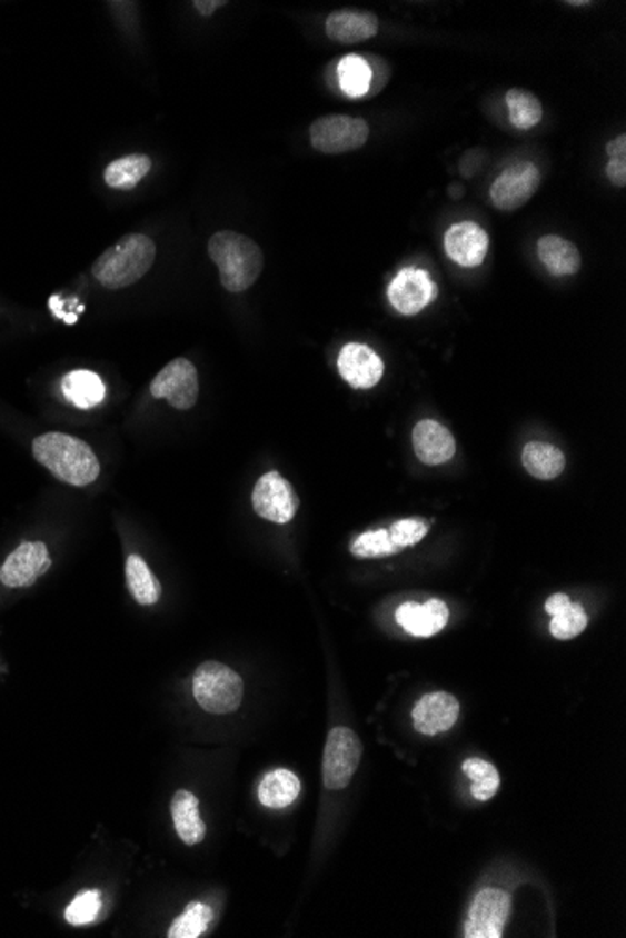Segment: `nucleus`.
<instances>
[{
	"label": "nucleus",
	"mask_w": 626,
	"mask_h": 938,
	"mask_svg": "<svg viewBox=\"0 0 626 938\" xmlns=\"http://www.w3.org/2000/svg\"><path fill=\"white\" fill-rule=\"evenodd\" d=\"M32 456L57 480L85 488L100 476V463L85 440L66 433L40 435L32 442Z\"/></svg>",
	"instance_id": "nucleus-1"
},
{
	"label": "nucleus",
	"mask_w": 626,
	"mask_h": 938,
	"mask_svg": "<svg viewBox=\"0 0 626 938\" xmlns=\"http://www.w3.org/2000/svg\"><path fill=\"white\" fill-rule=\"evenodd\" d=\"M155 259V242L145 234L131 232L96 259L92 276L109 291H117L138 283L152 268Z\"/></svg>",
	"instance_id": "nucleus-2"
},
{
	"label": "nucleus",
	"mask_w": 626,
	"mask_h": 938,
	"mask_svg": "<svg viewBox=\"0 0 626 938\" xmlns=\"http://www.w3.org/2000/svg\"><path fill=\"white\" fill-rule=\"evenodd\" d=\"M209 256L220 270V281L229 292L250 289L262 270V251L251 238L235 231H220L209 240Z\"/></svg>",
	"instance_id": "nucleus-3"
},
{
	"label": "nucleus",
	"mask_w": 626,
	"mask_h": 938,
	"mask_svg": "<svg viewBox=\"0 0 626 938\" xmlns=\"http://www.w3.org/2000/svg\"><path fill=\"white\" fill-rule=\"evenodd\" d=\"M242 678L223 663L207 661L197 669L193 677V695L207 712H235L242 702Z\"/></svg>",
	"instance_id": "nucleus-4"
},
{
	"label": "nucleus",
	"mask_w": 626,
	"mask_h": 938,
	"mask_svg": "<svg viewBox=\"0 0 626 938\" xmlns=\"http://www.w3.org/2000/svg\"><path fill=\"white\" fill-rule=\"evenodd\" d=\"M370 126L365 119L349 114H327L310 126L311 147L321 154L338 156L355 152L368 143Z\"/></svg>",
	"instance_id": "nucleus-5"
},
{
	"label": "nucleus",
	"mask_w": 626,
	"mask_h": 938,
	"mask_svg": "<svg viewBox=\"0 0 626 938\" xmlns=\"http://www.w3.org/2000/svg\"><path fill=\"white\" fill-rule=\"evenodd\" d=\"M362 757V744L347 727H335L328 732L322 755V784L330 790L346 789L357 772Z\"/></svg>",
	"instance_id": "nucleus-6"
},
{
	"label": "nucleus",
	"mask_w": 626,
	"mask_h": 938,
	"mask_svg": "<svg viewBox=\"0 0 626 938\" xmlns=\"http://www.w3.org/2000/svg\"><path fill=\"white\" fill-rule=\"evenodd\" d=\"M543 184V174L533 161H519L508 167L489 188V197L497 210L514 212L537 196Z\"/></svg>",
	"instance_id": "nucleus-7"
},
{
	"label": "nucleus",
	"mask_w": 626,
	"mask_h": 938,
	"mask_svg": "<svg viewBox=\"0 0 626 938\" xmlns=\"http://www.w3.org/2000/svg\"><path fill=\"white\" fill-rule=\"evenodd\" d=\"M251 505L257 516L262 519L270 523L286 525L292 521L299 510V497L284 476L270 470L257 480Z\"/></svg>",
	"instance_id": "nucleus-8"
},
{
	"label": "nucleus",
	"mask_w": 626,
	"mask_h": 938,
	"mask_svg": "<svg viewBox=\"0 0 626 938\" xmlns=\"http://www.w3.org/2000/svg\"><path fill=\"white\" fill-rule=\"evenodd\" d=\"M150 396L168 399V403L175 409L190 410L199 396L196 366L186 358H175L173 362H169L156 375L150 385Z\"/></svg>",
	"instance_id": "nucleus-9"
},
{
	"label": "nucleus",
	"mask_w": 626,
	"mask_h": 938,
	"mask_svg": "<svg viewBox=\"0 0 626 938\" xmlns=\"http://www.w3.org/2000/svg\"><path fill=\"white\" fill-rule=\"evenodd\" d=\"M510 915V896L497 888L480 890L473 899L466 924L467 938H501Z\"/></svg>",
	"instance_id": "nucleus-10"
},
{
	"label": "nucleus",
	"mask_w": 626,
	"mask_h": 938,
	"mask_svg": "<svg viewBox=\"0 0 626 938\" xmlns=\"http://www.w3.org/2000/svg\"><path fill=\"white\" fill-rule=\"evenodd\" d=\"M51 568L49 549L42 541H27L0 566V582L8 588L32 587Z\"/></svg>",
	"instance_id": "nucleus-11"
},
{
	"label": "nucleus",
	"mask_w": 626,
	"mask_h": 938,
	"mask_svg": "<svg viewBox=\"0 0 626 938\" xmlns=\"http://www.w3.org/2000/svg\"><path fill=\"white\" fill-rule=\"evenodd\" d=\"M436 297V283L418 268L401 270L388 286V300L404 316H417Z\"/></svg>",
	"instance_id": "nucleus-12"
},
{
	"label": "nucleus",
	"mask_w": 626,
	"mask_h": 938,
	"mask_svg": "<svg viewBox=\"0 0 626 938\" xmlns=\"http://www.w3.org/2000/svg\"><path fill=\"white\" fill-rule=\"evenodd\" d=\"M338 369L347 385L357 390L377 387L385 373V363L376 351L362 343H349L341 349Z\"/></svg>",
	"instance_id": "nucleus-13"
},
{
	"label": "nucleus",
	"mask_w": 626,
	"mask_h": 938,
	"mask_svg": "<svg viewBox=\"0 0 626 938\" xmlns=\"http://www.w3.org/2000/svg\"><path fill=\"white\" fill-rule=\"evenodd\" d=\"M488 248V232L475 221L454 223L445 234V251L459 267L475 268L483 265Z\"/></svg>",
	"instance_id": "nucleus-14"
},
{
	"label": "nucleus",
	"mask_w": 626,
	"mask_h": 938,
	"mask_svg": "<svg viewBox=\"0 0 626 938\" xmlns=\"http://www.w3.org/2000/svg\"><path fill=\"white\" fill-rule=\"evenodd\" d=\"M459 702L450 693L424 695L423 699L415 705L413 710V724L420 735L436 737L445 732L458 721Z\"/></svg>",
	"instance_id": "nucleus-15"
},
{
	"label": "nucleus",
	"mask_w": 626,
	"mask_h": 938,
	"mask_svg": "<svg viewBox=\"0 0 626 938\" xmlns=\"http://www.w3.org/2000/svg\"><path fill=\"white\" fill-rule=\"evenodd\" d=\"M325 29H327V37L332 42L355 46V43L366 42V40L377 37L379 19H377L376 13L368 12V10L346 8V10L330 13L327 23H325Z\"/></svg>",
	"instance_id": "nucleus-16"
},
{
	"label": "nucleus",
	"mask_w": 626,
	"mask_h": 938,
	"mask_svg": "<svg viewBox=\"0 0 626 938\" xmlns=\"http://www.w3.org/2000/svg\"><path fill=\"white\" fill-rule=\"evenodd\" d=\"M413 448L424 465H443L456 453V440L436 420H423L413 429Z\"/></svg>",
	"instance_id": "nucleus-17"
},
{
	"label": "nucleus",
	"mask_w": 626,
	"mask_h": 938,
	"mask_svg": "<svg viewBox=\"0 0 626 938\" xmlns=\"http://www.w3.org/2000/svg\"><path fill=\"white\" fill-rule=\"evenodd\" d=\"M448 617V607L441 600L426 601L423 606L407 601L396 611L398 623L415 637L436 636L447 626Z\"/></svg>",
	"instance_id": "nucleus-18"
},
{
	"label": "nucleus",
	"mask_w": 626,
	"mask_h": 938,
	"mask_svg": "<svg viewBox=\"0 0 626 938\" xmlns=\"http://www.w3.org/2000/svg\"><path fill=\"white\" fill-rule=\"evenodd\" d=\"M538 259L552 276L563 278L573 276L582 267V256L578 248L567 238L557 234H546L540 238L537 245Z\"/></svg>",
	"instance_id": "nucleus-19"
},
{
	"label": "nucleus",
	"mask_w": 626,
	"mask_h": 938,
	"mask_svg": "<svg viewBox=\"0 0 626 938\" xmlns=\"http://www.w3.org/2000/svg\"><path fill=\"white\" fill-rule=\"evenodd\" d=\"M175 830L186 845L201 844L207 834L205 822L199 817V800L190 790H179L171 802Z\"/></svg>",
	"instance_id": "nucleus-20"
},
{
	"label": "nucleus",
	"mask_w": 626,
	"mask_h": 938,
	"mask_svg": "<svg viewBox=\"0 0 626 938\" xmlns=\"http://www.w3.org/2000/svg\"><path fill=\"white\" fill-rule=\"evenodd\" d=\"M60 387L64 398L78 409H92L106 399L103 380L89 369L70 371L60 382Z\"/></svg>",
	"instance_id": "nucleus-21"
},
{
	"label": "nucleus",
	"mask_w": 626,
	"mask_h": 938,
	"mask_svg": "<svg viewBox=\"0 0 626 938\" xmlns=\"http://www.w3.org/2000/svg\"><path fill=\"white\" fill-rule=\"evenodd\" d=\"M300 779L291 770H272L259 785V800L270 809H284L299 798Z\"/></svg>",
	"instance_id": "nucleus-22"
},
{
	"label": "nucleus",
	"mask_w": 626,
	"mask_h": 938,
	"mask_svg": "<svg viewBox=\"0 0 626 938\" xmlns=\"http://www.w3.org/2000/svg\"><path fill=\"white\" fill-rule=\"evenodd\" d=\"M521 461H524L525 470L538 480H554L565 470L563 451L548 442L525 445Z\"/></svg>",
	"instance_id": "nucleus-23"
},
{
	"label": "nucleus",
	"mask_w": 626,
	"mask_h": 938,
	"mask_svg": "<svg viewBox=\"0 0 626 938\" xmlns=\"http://www.w3.org/2000/svg\"><path fill=\"white\" fill-rule=\"evenodd\" d=\"M150 167H152V161L149 156H125L106 167L103 180L113 190H133L149 174Z\"/></svg>",
	"instance_id": "nucleus-24"
},
{
	"label": "nucleus",
	"mask_w": 626,
	"mask_h": 938,
	"mask_svg": "<svg viewBox=\"0 0 626 938\" xmlns=\"http://www.w3.org/2000/svg\"><path fill=\"white\" fill-rule=\"evenodd\" d=\"M126 582L131 598L139 606H155L160 600L161 587L155 573L139 555H131L126 562Z\"/></svg>",
	"instance_id": "nucleus-25"
},
{
	"label": "nucleus",
	"mask_w": 626,
	"mask_h": 938,
	"mask_svg": "<svg viewBox=\"0 0 626 938\" xmlns=\"http://www.w3.org/2000/svg\"><path fill=\"white\" fill-rule=\"evenodd\" d=\"M508 120L516 130H533L543 120V103L537 96L525 89H510L505 96Z\"/></svg>",
	"instance_id": "nucleus-26"
},
{
	"label": "nucleus",
	"mask_w": 626,
	"mask_h": 938,
	"mask_svg": "<svg viewBox=\"0 0 626 938\" xmlns=\"http://www.w3.org/2000/svg\"><path fill=\"white\" fill-rule=\"evenodd\" d=\"M340 87L349 98H360L370 92L371 70L368 60L358 54H349L338 66Z\"/></svg>",
	"instance_id": "nucleus-27"
},
{
	"label": "nucleus",
	"mask_w": 626,
	"mask_h": 938,
	"mask_svg": "<svg viewBox=\"0 0 626 938\" xmlns=\"http://www.w3.org/2000/svg\"><path fill=\"white\" fill-rule=\"evenodd\" d=\"M464 772L473 781L471 795L475 800L488 802L497 795L501 778H499L497 768L489 765L488 760L478 759V757L467 759L464 762Z\"/></svg>",
	"instance_id": "nucleus-28"
},
{
	"label": "nucleus",
	"mask_w": 626,
	"mask_h": 938,
	"mask_svg": "<svg viewBox=\"0 0 626 938\" xmlns=\"http://www.w3.org/2000/svg\"><path fill=\"white\" fill-rule=\"evenodd\" d=\"M212 909L205 902H190L188 909L175 920L169 929V938H197L209 929Z\"/></svg>",
	"instance_id": "nucleus-29"
},
{
	"label": "nucleus",
	"mask_w": 626,
	"mask_h": 938,
	"mask_svg": "<svg viewBox=\"0 0 626 938\" xmlns=\"http://www.w3.org/2000/svg\"><path fill=\"white\" fill-rule=\"evenodd\" d=\"M400 551V547L394 546L393 540H390L388 529L365 532V535L358 536L351 546V552L358 559H382V557H393Z\"/></svg>",
	"instance_id": "nucleus-30"
},
{
	"label": "nucleus",
	"mask_w": 626,
	"mask_h": 938,
	"mask_svg": "<svg viewBox=\"0 0 626 938\" xmlns=\"http://www.w3.org/2000/svg\"><path fill=\"white\" fill-rule=\"evenodd\" d=\"M585 628H587V615H585L584 607L578 606V603H570V606L565 607L562 612L554 615V620L549 623L552 636L559 641H570L574 637H578Z\"/></svg>",
	"instance_id": "nucleus-31"
},
{
	"label": "nucleus",
	"mask_w": 626,
	"mask_h": 938,
	"mask_svg": "<svg viewBox=\"0 0 626 938\" xmlns=\"http://www.w3.org/2000/svg\"><path fill=\"white\" fill-rule=\"evenodd\" d=\"M100 910H102V894L98 890H87L68 905L64 918L70 926H87L98 918Z\"/></svg>",
	"instance_id": "nucleus-32"
},
{
	"label": "nucleus",
	"mask_w": 626,
	"mask_h": 938,
	"mask_svg": "<svg viewBox=\"0 0 626 938\" xmlns=\"http://www.w3.org/2000/svg\"><path fill=\"white\" fill-rule=\"evenodd\" d=\"M394 546L406 549L417 546L424 536L428 535V525L423 519H400L388 529Z\"/></svg>",
	"instance_id": "nucleus-33"
},
{
	"label": "nucleus",
	"mask_w": 626,
	"mask_h": 938,
	"mask_svg": "<svg viewBox=\"0 0 626 938\" xmlns=\"http://www.w3.org/2000/svg\"><path fill=\"white\" fill-rule=\"evenodd\" d=\"M606 177L617 188L626 186V160H609L606 166Z\"/></svg>",
	"instance_id": "nucleus-34"
},
{
	"label": "nucleus",
	"mask_w": 626,
	"mask_h": 938,
	"mask_svg": "<svg viewBox=\"0 0 626 938\" xmlns=\"http://www.w3.org/2000/svg\"><path fill=\"white\" fill-rule=\"evenodd\" d=\"M606 152H608L609 160H626V136L620 133L617 139L609 141L606 144Z\"/></svg>",
	"instance_id": "nucleus-35"
},
{
	"label": "nucleus",
	"mask_w": 626,
	"mask_h": 938,
	"mask_svg": "<svg viewBox=\"0 0 626 938\" xmlns=\"http://www.w3.org/2000/svg\"><path fill=\"white\" fill-rule=\"evenodd\" d=\"M193 7H196L197 12L201 13V16L209 18L216 10L227 7V2H223V0H196Z\"/></svg>",
	"instance_id": "nucleus-36"
},
{
	"label": "nucleus",
	"mask_w": 626,
	"mask_h": 938,
	"mask_svg": "<svg viewBox=\"0 0 626 938\" xmlns=\"http://www.w3.org/2000/svg\"><path fill=\"white\" fill-rule=\"evenodd\" d=\"M570 603H573V601H570V598H568V596L554 595L552 596V598H549L548 601H546V612H549V615L554 617V615H557V612H562L563 609H565V607L567 606H570Z\"/></svg>",
	"instance_id": "nucleus-37"
},
{
	"label": "nucleus",
	"mask_w": 626,
	"mask_h": 938,
	"mask_svg": "<svg viewBox=\"0 0 626 938\" xmlns=\"http://www.w3.org/2000/svg\"><path fill=\"white\" fill-rule=\"evenodd\" d=\"M568 7H590V2H567Z\"/></svg>",
	"instance_id": "nucleus-38"
}]
</instances>
